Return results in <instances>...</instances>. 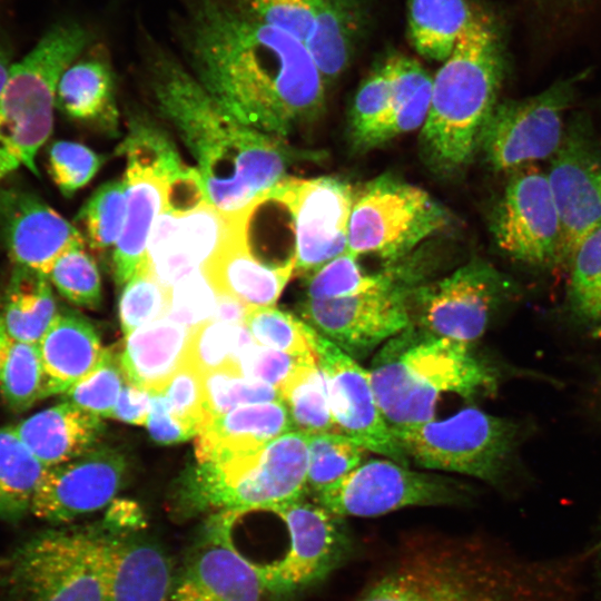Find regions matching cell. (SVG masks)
I'll return each instance as SVG.
<instances>
[{"label": "cell", "mask_w": 601, "mask_h": 601, "mask_svg": "<svg viewBox=\"0 0 601 601\" xmlns=\"http://www.w3.org/2000/svg\"><path fill=\"white\" fill-rule=\"evenodd\" d=\"M432 80L422 65L407 56L395 53L380 62L362 82L354 98L349 119L354 146Z\"/></svg>", "instance_id": "4dcf8cb0"}, {"label": "cell", "mask_w": 601, "mask_h": 601, "mask_svg": "<svg viewBox=\"0 0 601 601\" xmlns=\"http://www.w3.org/2000/svg\"><path fill=\"white\" fill-rule=\"evenodd\" d=\"M13 428L30 452L51 467L92 450L104 424L101 417L62 400L21 420Z\"/></svg>", "instance_id": "f1b7e54d"}, {"label": "cell", "mask_w": 601, "mask_h": 601, "mask_svg": "<svg viewBox=\"0 0 601 601\" xmlns=\"http://www.w3.org/2000/svg\"><path fill=\"white\" fill-rule=\"evenodd\" d=\"M368 22L364 0H323L305 48L326 82L348 66Z\"/></svg>", "instance_id": "d6a6232c"}, {"label": "cell", "mask_w": 601, "mask_h": 601, "mask_svg": "<svg viewBox=\"0 0 601 601\" xmlns=\"http://www.w3.org/2000/svg\"><path fill=\"white\" fill-rule=\"evenodd\" d=\"M568 266V311L579 325L601 335V228L580 245Z\"/></svg>", "instance_id": "74e56055"}, {"label": "cell", "mask_w": 601, "mask_h": 601, "mask_svg": "<svg viewBox=\"0 0 601 601\" xmlns=\"http://www.w3.org/2000/svg\"><path fill=\"white\" fill-rule=\"evenodd\" d=\"M289 534L286 554L256 563L273 601H286L323 582L353 554L354 539L345 518L304 497L275 506Z\"/></svg>", "instance_id": "7c38bea8"}, {"label": "cell", "mask_w": 601, "mask_h": 601, "mask_svg": "<svg viewBox=\"0 0 601 601\" xmlns=\"http://www.w3.org/2000/svg\"><path fill=\"white\" fill-rule=\"evenodd\" d=\"M589 556L590 580L594 592L601 598V519L594 531L593 541L585 548Z\"/></svg>", "instance_id": "91938a15"}, {"label": "cell", "mask_w": 601, "mask_h": 601, "mask_svg": "<svg viewBox=\"0 0 601 601\" xmlns=\"http://www.w3.org/2000/svg\"><path fill=\"white\" fill-rule=\"evenodd\" d=\"M203 387L210 417L244 405L283 401L277 387L230 368L204 374Z\"/></svg>", "instance_id": "bcb514c9"}, {"label": "cell", "mask_w": 601, "mask_h": 601, "mask_svg": "<svg viewBox=\"0 0 601 601\" xmlns=\"http://www.w3.org/2000/svg\"><path fill=\"white\" fill-rule=\"evenodd\" d=\"M368 373L390 427L434 420L442 393L472 400L497 387L494 368L469 344L428 335L411 324L386 342Z\"/></svg>", "instance_id": "5b68a950"}, {"label": "cell", "mask_w": 601, "mask_h": 601, "mask_svg": "<svg viewBox=\"0 0 601 601\" xmlns=\"http://www.w3.org/2000/svg\"><path fill=\"white\" fill-rule=\"evenodd\" d=\"M125 383L120 348L111 346L102 351L92 372L61 397L88 413L99 417H111Z\"/></svg>", "instance_id": "f6af8a7d"}, {"label": "cell", "mask_w": 601, "mask_h": 601, "mask_svg": "<svg viewBox=\"0 0 601 601\" xmlns=\"http://www.w3.org/2000/svg\"><path fill=\"white\" fill-rule=\"evenodd\" d=\"M240 511L209 515L177 574L171 601H273L256 562L233 540Z\"/></svg>", "instance_id": "ac0fdd59"}, {"label": "cell", "mask_w": 601, "mask_h": 601, "mask_svg": "<svg viewBox=\"0 0 601 601\" xmlns=\"http://www.w3.org/2000/svg\"><path fill=\"white\" fill-rule=\"evenodd\" d=\"M499 248L534 268L563 264V235L545 171L536 165L511 173L492 217Z\"/></svg>", "instance_id": "2e32d148"}, {"label": "cell", "mask_w": 601, "mask_h": 601, "mask_svg": "<svg viewBox=\"0 0 601 601\" xmlns=\"http://www.w3.org/2000/svg\"><path fill=\"white\" fill-rule=\"evenodd\" d=\"M0 395L16 412L43 398V371L37 344L11 336L0 322Z\"/></svg>", "instance_id": "8d00e7d4"}, {"label": "cell", "mask_w": 601, "mask_h": 601, "mask_svg": "<svg viewBox=\"0 0 601 601\" xmlns=\"http://www.w3.org/2000/svg\"><path fill=\"white\" fill-rule=\"evenodd\" d=\"M316 358L317 354L293 355L253 343L242 352L238 370L242 375L280 391L305 363Z\"/></svg>", "instance_id": "f5cc1de1"}, {"label": "cell", "mask_w": 601, "mask_h": 601, "mask_svg": "<svg viewBox=\"0 0 601 601\" xmlns=\"http://www.w3.org/2000/svg\"><path fill=\"white\" fill-rule=\"evenodd\" d=\"M152 393L126 381L111 417L135 425H146L151 407Z\"/></svg>", "instance_id": "6f0895ef"}, {"label": "cell", "mask_w": 601, "mask_h": 601, "mask_svg": "<svg viewBox=\"0 0 601 601\" xmlns=\"http://www.w3.org/2000/svg\"><path fill=\"white\" fill-rule=\"evenodd\" d=\"M414 286L405 279L351 297L305 298L300 314L305 323L347 355L363 358L411 324L407 297Z\"/></svg>", "instance_id": "d6986e66"}, {"label": "cell", "mask_w": 601, "mask_h": 601, "mask_svg": "<svg viewBox=\"0 0 601 601\" xmlns=\"http://www.w3.org/2000/svg\"><path fill=\"white\" fill-rule=\"evenodd\" d=\"M406 268L400 266L377 274L362 272L357 258L344 252L311 274L307 296L311 299H335L351 297L391 287L410 279Z\"/></svg>", "instance_id": "ab89813d"}, {"label": "cell", "mask_w": 601, "mask_h": 601, "mask_svg": "<svg viewBox=\"0 0 601 601\" xmlns=\"http://www.w3.org/2000/svg\"><path fill=\"white\" fill-rule=\"evenodd\" d=\"M127 213L126 184L122 180L101 185L77 215L91 249L102 252L116 245Z\"/></svg>", "instance_id": "7bdbcfd3"}, {"label": "cell", "mask_w": 601, "mask_h": 601, "mask_svg": "<svg viewBox=\"0 0 601 601\" xmlns=\"http://www.w3.org/2000/svg\"><path fill=\"white\" fill-rule=\"evenodd\" d=\"M228 218L204 203L176 214L161 213L150 231L146 257L154 277L167 289L203 269L227 236Z\"/></svg>", "instance_id": "603a6c76"}, {"label": "cell", "mask_w": 601, "mask_h": 601, "mask_svg": "<svg viewBox=\"0 0 601 601\" xmlns=\"http://www.w3.org/2000/svg\"><path fill=\"white\" fill-rule=\"evenodd\" d=\"M391 431L416 465L472 476L493 486L506 480L523 435L520 422L476 407Z\"/></svg>", "instance_id": "9c48e42d"}, {"label": "cell", "mask_w": 601, "mask_h": 601, "mask_svg": "<svg viewBox=\"0 0 601 601\" xmlns=\"http://www.w3.org/2000/svg\"><path fill=\"white\" fill-rule=\"evenodd\" d=\"M314 347L338 431L367 451L410 466L378 407L368 371L315 329Z\"/></svg>", "instance_id": "ffe728a7"}, {"label": "cell", "mask_w": 601, "mask_h": 601, "mask_svg": "<svg viewBox=\"0 0 601 601\" xmlns=\"http://www.w3.org/2000/svg\"><path fill=\"white\" fill-rule=\"evenodd\" d=\"M216 304V292L200 269L169 289V311L166 316L193 328L213 318Z\"/></svg>", "instance_id": "816d5d0a"}, {"label": "cell", "mask_w": 601, "mask_h": 601, "mask_svg": "<svg viewBox=\"0 0 601 601\" xmlns=\"http://www.w3.org/2000/svg\"><path fill=\"white\" fill-rule=\"evenodd\" d=\"M548 1L554 2V3H561V2L566 3L569 1H574V0H548Z\"/></svg>", "instance_id": "6125c7cd"}, {"label": "cell", "mask_w": 601, "mask_h": 601, "mask_svg": "<svg viewBox=\"0 0 601 601\" xmlns=\"http://www.w3.org/2000/svg\"><path fill=\"white\" fill-rule=\"evenodd\" d=\"M12 65L10 48L0 32V93L7 81Z\"/></svg>", "instance_id": "94428289"}, {"label": "cell", "mask_w": 601, "mask_h": 601, "mask_svg": "<svg viewBox=\"0 0 601 601\" xmlns=\"http://www.w3.org/2000/svg\"><path fill=\"white\" fill-rule=\"evenodd\" d=\"M89 41L83 24L61 21L13 62L0 93V184L20 168L39 174L36 157L52 131L60 77Z\"/></svg>", "instance_id": "8992f818"}, {"label": "cell", "mask_w": 601, "mask_h": 601, "mask_svg": "<svg viewBox=\"0 0 601 601\" xmlns=\"http://www.w3.org/2000/svg\"><path fill=\"white\" fill-rule=\"evenodd\" d=\"M477 9L467 0H408L410 40L416 52L445 61Z\"/></svg>", "instance_id": "e575fe53"}, {"label": "cell", "mask_w": 601, "mask_h": 601, "mask_svg": "<svg viewBox=\"0 0 601 601\" xmlns=\"http://www.w3.org/2000/svg\"><path fill=\"white\" fill-rule=\"evenodd\" d=\"M266 196L282 203L292 219L295 273L313 274L347 247L354 191L333 177H286Z\"/></svg>", "instance_id": "e0dca14e"}, {"label": "cell", "mask_w": 601, "mask_h": 601, "mask_svg": "<svg viewBox=\"0 0 601 601\" xmlns=\"http://www.w3.org/2000/svg\"><path fill=\"white\" fill-rule=\"evenodd\" d=\"M580 79L582 75L561 79L536 95L496 102L479 145L487 164L512 173L551 159L561 145L565 112Z\"/></svg>", "instance_id": "4fadbf2b"}, {"label": "cell", "mask_w": 601, "mask_h": 601, "mask_svg": "<svg viewBox=\"0 0 601 601\" xmlns=\"http://www.w3.org/2000/svg\"><path fill=\"white\" fill-rule=\"evenodd\" d=\"M176 579L169 555L156 540L115 531L108 601H171Z\"/></svg>", "instance_id": "484cf974"}, {"label": "cell", "mask_w": 601, "mask_h": 601, "mask_svg": "<svg viewBox=\"0 0 601 601\" xmlns=\"http://www.w3.org/2000/svg\"><path fill=\"white\" fill-rule=\"evenodd\" d=\"M290 431L293 423L283 401L236 407L209 418L200 428L195 441L197 463L256 452Z\"/></svg>", "instance_id": "d4e9b609"}, {"label": "cell", "mask_w": 601, "mask_h": 601, "mask_svg": "<svg viewBox=\"0 0 601 601\" xmlns=\"http://www.w3.org/2000/svg\"><path fill=\"white\" fill-rule=\"evenodd\" d=\"M169 180L149 168L127 164L124 176L127 213L112 255L118 288H122L138 270L149 267L147 244L157 217L166 210Z\"/></svg>", "instance_id": "4316f807"}, {"label": "cell", "mask_w": 601, "mask_h": 601, "mask_svg": "<svg viewBox=\"0 0 601 601\" xmlns=\"http://www.w3.org/2000/svg\"><path fill=\"white\" fill-rule=\"evenodd\" d=\"M504 68L497 24L477 9L432 81L421 140L435 170L456 171L471 160L496 105Z\"/></svg>", "instance_id": "277c9868"}, {"label": "cell", "mask_w": 601, "mask_h": 601, "mask_svg": "<svg viewBox=\"0 0 601 601\" xmlns=\"http://www.w3.org/2000/svg\"><path fill=\"white\" fill-rule=\"evenodd\" d=\"M59 309L47 276L13 266L0 297V322L13 337L38 344Z\"/></svg>", "instance_id": "836d02e7"}, {"label": "cell", "mask_w": 601, "mask_h": 601, "mask_svg": "<svg viewBox=\"0 0 601 601\" xmlns=\"http://www.w3.org/2000/svg\"><path fill=\"white\" fill-rule=\"evenodd\" d=\"M245 325L258 345L293 355L316 354L314 328L275 306L249 308Z\"/></svg>", "instance_id": "ee69618b"}, {"label": "cell", "mask_w": 601, "mask_h": 601, "mask_svg": "<svg viewBox=\"0 0 601 601\" xmlns=\"http://www.w3.org/2000/svg\"><path fill=\"white\" fill-rule=\"evenodd\" d=\"M515 292L511 279L474 259L408 293L411 325L436 337L471 344L486 331L495 312Z\"/></svg>", "instance_id": "8fae6325"}, {"label": "cell", "mask_w": 601, "mask_h": 601, "mask_svg": "<svg viewBox=\"0 0 601 601\" xmlns=\"http://www.w3.org/2000/svg\"><path fill=\"white\" fill-rule=\"evenodd\" d=\"M307 469L308 434L290 431L256 452L197 463L180 484L177 505L188 516L220 511L269 512L304 497Z\"/></svg>", "instance_id": "52a82bcc"}, {"label": "cell", "mask_w": 601, "mask_h": 601, "mask_svg": "<svg viewBox=\"0 0 601 601\" xmlns=\"http://www.w3.org/2000/svg\"><path fill=\"white\" fill-rule=\"evenodd\" d=\"M248 211L228 218L227 236L204 264L203 273L218 294L240 300L250 308L274 306L295 274L294 257L282 264L260 260L246 238Z\"/></svg>", "instance_id": "cb8c5ba5"}, {"label": "cell", "mask_w": 601, "mask_h": 601, "mask_svg": "<svg viewBox=\"0 0 601 601\" xmlns=\"http://www.w3.org/2000/svg\"><path fill=\"white\" fill-rule=\"evenodd\" d=\"M313 497L346 518L377 516L407 506L460 505L469 502L471 492L455 479L411 470L392 460H371Z\"/></svg>", "instance_id": "5bb4252c"}, {"label": "cell", "mask_w": 601, "mask_h": 601, "mask_svg": "<svg viewBox=\"0 0 601 601\" xmlns=\"http://www.w3.org/2000/svg\"><path fill=\"white\" fill-rule=\"evenodd\" d=\"M191 328L169 317L138 327L120 346V364L128 383L161 393L185 361Z\"/></svg>", "instance_id": "f546056e"}, {"label": "cell", "mask_w": 601, "mask_h": 601, "mask_svg": "<svg viewBox=\"0 0 601 601\" xmlns=\"http://www.w3.org/2000/svg\"><path fill=\"white\" fill-rule=\"evenodd\" d=\"M50 284L75 305L97 308L101 304V279L93 258L77 245L65 252L48 274Z\"/></svg>", "instance_id": "7dc6e473"}, {"label": "cell", "mask_w": 601, "mask_h": 601, "mask_svg": "<svg viewBox=\"0 0 601 601\" xmlns=\"http://www.w3.org/2000/svg\"><path fill=\"white\" fill-rule=\"evenodd\" d=\"M125 456L110 447L92 449L48 467L35 494L31 513L62 525L108 505L127 477Z\"/></svg>", "instance_id": "44dd1931"}, {"label": "cell", "mask_w": 601, "mask_h": 601, "mask_svg": "<svg viewBox=\"0 0 601 601\" xmlns=\"http://www.w3.org/2000/svg\"><path fill=\"white\" fill-rule=\"evenodd\" d=\"M115 531L70 525L33 533L6 561L8 601H108Z\"/></svg>", "instance_id": "ba28073f"}, {"label": "cell", "mask_w": 601, "mask_h": 601, "mask_svg": "<svg viewBox=\"0 0 601 601\" xmlns=\"http://www.w3.org/2000/svg\"><path fill=\"white\" fill-rule=\"evenodd\" d=\"M366 449L338 432L308 434L307 492L335 483L362 464Z\"/></svg>", "instance_id": "b9f144b4"}, {"label": "cell", "mask_w": 601, "mask_h": 601, "mask_svg": "<svg viewBox=\"0 0 601 601\" xmlns=\"http://www.w3.org/2000/svg\"><path fill=\"white\" fill-rule=\"evenodd\" d=\"M146 427L156 443L165 445L180 443L196 436L187 425L171 413L164 393H152Z\"/></svg>", "instance_id": "9f6ffc18"}, {"label": "cell", "mask_w": 601, "mask_h": 601, "mask_svg": "<svg viewBox=\"0 0 601 601\" xmlns=\"http://www.w3.org/2000/svg\"><path fill=\"white\" fill-rule=\"evenodd\" d=\"M147 75L157 110L197 161L206 203L224 216L248 211L288 177V146L230 117L173 56L151 48Z\"/></svg>", "instance_id": "3957f363"}, {"label": "cell", "mask_w": 601, "mask_h": 601, "mask_svg": "<svg viewBox=\"0 0 601 601\" xmlns=\"http://www.w3.org/2000/svg\"><path fill=\"white\" fill-rule=\"evenodd\" d=\"M216 295L217 304L211 319L229 324H245L250 307L230 296L218 293Z\"/></svg>", "instance_id": "680465c9"}, {"label": "cell", "mask_w": 601, "mask_h": 601, "mask_svg": "<svg viewBox=\"0 0 601 601\" xmlns=\"http://www.w3.org/2000/svg\"><path fill=\"white\" fill-rule=\"evenodd\" d=\"M563 235V264L601 228V138L590 116L572 114L545 173Z\"/></svg>", "instance_id": "9a60e30c"}, {"label": "cell", "mask_w": 601, "mask_h": 601, "mask_svg": "<svg viewBox=\"0 0 601 601\" xmlns=\"http://www.w3.org/2000/svg\"><path fill=\"white\" fill-rule=\"evenodd\" d=\"M56 107L70 118L93 124L116 135L119 115L109 61L102 55L73 61L60 77Z\"/></svg>", "instance_id": "1f68e13d"}, {"label": "cell", "mask_w": 601, "mask_h": 601, "mask_svg": "<svg viewBox=\"0 0 601 601\" xmlns=\"http://www.w3.org/2000/svg\"><path fill=\"white\" fill-rule=\"evenodd\" d=\"M102 157L73 141H56L48 152L49 174L66 197L86 186L102 165Z\"/></svg>", "instance_id": "f907efd6"}, {"label": "cell", "mask_w": 601, "mask_h": 601, "mask_svg": "<svg viewBox=\"0 0 601 601\" xmlns=\"http://www.w3.org/2000/svg\"><path fill=\"white\" fill-rule=\"evenodd\" d=\"M247 16L290 35L304 46L311 37L323 0H229Z\"/></svg>", "instance_id": "681fc988"}, {"label": "cell", "mask_w": 601, "mask_h": 601, "mask_svg": "<svg viewBox=\"0 0 601 601\" xmlns=\"http://www.w3.org/2000/svg\"><path fill=\"white\" fill-rule=\"evenodd\" d=\"M280 393L294 431L305 434L341 433L332 415L326 381L317 358L305 363Z\"/></svg>", "instance_id": "f35d334b"}, {"label": "cell", "mask_w": 601, "mask_h": 601, "mask_svg": "<svg viewBox=\"0 0 601 601\" xmlns=\"http://www.w3.org/2000/svg\"><path fill=\"white\" fill-rule=\"evenodd\" d=\"M445 223V211L425 190L381 176L354 193L345 252L396 264Z\"/></svg>", "instance_id": "30bf717a"}, {"label": "cell", "mask_w": 601, "mask_h": 601, "mask_svg": "<svg viewBox=\"0 0 601 601\" xmlns=\"http://www.w3.org/2000/svg\"><path fill=\"white\" fill-rule=\"evenodd\" d=\"M161 393L171 413L195 435L211 418L206 407L203 376L190 365L183 363Z\"/></svg>", "instance_id": "db71d44e"}, {"label": "cell", "mask_w": 601, "mask_h": 601, "mask_svg": "<svg viewBox=\"0 0 601 601\" xmlns=\"http://www.w3.org/2000/svg\"><path fill=\"white\" fill-rule=\"evenodd\" d=\"M37 345L43 371V398L63 395L85 378L104 351L92 324L71 311H59Z\"/></svg>", "instance_id": "83f0119b"}, {"label": "cell", "mask_w": 601, "mask_h": 601, "mask_svg": "<svg viewBox=\"0 0 601 601\" xmlns=\"http://www.w3.org/2000/svg\"><path fill=\"white\" fill-rule=\"evenodd\" d=\"M47 469L23 444L13 425L0 428V520L18 522L31 513Z\"/></svg>", "instance_id": "d590c367"}, {"label": "cell", "mask_w": 601, "mask_h": 601, "mask_svg": "<svg viewBox=\"0 0 601 601\" xmlns=\"http://www.w3.org/2000/svg\"><path fill=\"white\" fill-rule=\"evenodd\" d=\"M253 343L245 324L209 319L191 328L184 363L201 376L225 368L239 372V356Z\"/></svg>", "instance_id": "60d3db41"}, {"label": "cell", "mask_w": 601, "mask_h": 601, "mask_svg": "<svg viewBox=\"0 0 601 601\" xmlns=\"http://www.w3.org/2000/svg\"><path fill=\"white\" fill-rule=\"evenodd\" d=\"M0 242L13 266L45 276L65 252L85 244L73 225L18 186H0Z\"/></svg>", "instance_id": "7402d4cb"}, {"label": "cell", "mask_w": 601, "mask_h": 601, "mask_svg": "<svg viewBox=\"0 0 601 601\" xmlns=\"http://www.w3.org/2000/svg\"><path fill=\"white\" fill-rule=\"evenodd\" d=\"M176 31L190 73L242 125L282 139L322 108L326 81L305 46L229 0H183Z\"/></svg>", "instance_id": "6da1fadb"}, {"label": "cell", "mask_w": 601, "mask_h": 601, "mask_svg": "<svg viewBox=\"0 0 601 601\" xmlns=\"http://www.w3.org/2000/svg\"><path fill=\"white\" fill-rule=\"evenodd\" d=\"M431 91L432 82L422 88L412 100L373 127L355 147L370 149L385 144L395 137L422 128L428 112Z\"/></svg>", "instance_id": "11a10c76"}, {"label": "cell", "mask_w": 601, "mask_h": 601, "mask_svg": "<svg viewBox=\"0 0 601 601\" xmlns=\"http://www.w3.org/2000/svg\"><path fill=\"white\" fill-rule=\"evenodd\" d=\"M169 311V289L141 268L122 287L119 299V319L127 336L140 326L166 317Z\"/></svg>", "instance_id": "c3c4849f"}, {"label": "cell", "mask_w": 601, "mask_h": 601, "mask_svg": "<svg viewBox=\"0 0 601 601\" xmlns=\"http://www.w3.org/2000/svg\"><path fill=\"white\" fill-rule=\"evenodd\" d=\"M585 551L531 556L482 535H421L356 601H583Z\"/></svg>", "instance_id": "7a4b0ae2"}]
</instances>
